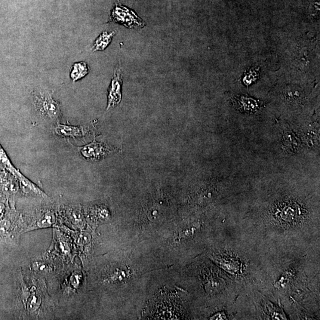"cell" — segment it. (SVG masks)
Wrapping results in <instances>:
<instances>
[{
    "mask_svg": "<svg viewBox=\"0 0 320 320\" xmlns=\"http://www.w3.org/2000/svg\"><path fill=\"white\" fill-rule=\"evenodd\" d=\"M107 23H118L128 29H142L147 25L134 11L119 4H116L113 8Z\"/></svg>",
    "mask_w": 320,
    "mask_h": 320,
    "instance_id": "cell-2",
    "label": "cell"
},
{
    "mask_svg": "<svg viewBox=\"0 0 320 320\" xmlns=\"http://www.w3.org/2000/svg\"><path fill=\"white\" fill-rule=\"evenodd\" d=\"M0 162L4 165L7 170L10 172L15 177L17 178L18 182L20 183L21 188L26 193L31 194V195L45 197L46 194L40 189L38 186L30 181L28 178L24 177L19 171L15 168L11 164L10 159L6 155L4 150L0 145Z\"/></svg>",
    "mask_w": 320,
    "mask_h": 320,
    "instance_id": "cell-3",
    "label": "cell"
},
{
    "mask_svg": "<svg viewBox=\"0 0 320 320\" xmlns=\"http://www.w3.org/2000/svg\"><path fill=\"white\" fill-rule=\"evenodd\" d=\"M284 146L289 152L295 153L300 146V140L291 131L286 132L284 136Z\"/></svg>",
    "mask_w": 320,
    "mask_h": 320,
    "instance_id": "cell-10",
    "label": "cell"
},
{
    "mask_svg": "<svg viewBox=\"0 0 320 320\" xmlns=\"http://www.w3.org/2000/svg\"><path fill=\"white\" fill-rule=\"evenodd\" d=\"M38 299H37L36 297L33 296L32 297V300L30 301L29 307L30 309H35V308L38 307Z\"/></svg>",
    "mask_w": 320,
    "mask_h": 320,
    "instance_id": "cell-14",
    "label": "cell"
},
{
    "mask_svg": "<svg viewBox=\"0 0 320 320\" xmlns=\"http://www.w3.org/2000/svg\"><path fill=\"white\" fill-rule=\"evenodd\" d=\"M55 217L53 214L47 212L41 217L38 222V226L41 228L48 227L54 224Z\"/></svg>",
    "mask_w": 320,
    "mask_h": 320,
    "instance_id": "cell-12",
    "label": "cell"
},
{
    "mask_svg": "<svg viewBox=\"0 0 320 320\" xmlns=\"http://www.w3.org/2000/svg\"><path fill=\"white\" fill-rule=\"evenodd\" d=\"M122 83L123 72L121 68L117 66L114 71L113 76L108 89L107 110L113 108L121 103Z\"/></svg>",
    "mask_w": 320,
    "mask_h": 320,
    "instance_id": "cell-4",
    "label": "cell"
},
{
    "mask_svg": "<svg viewBox=\"0 0 320 320\" xmlns=\"http://www.w3.org/2000/svg\"><path fill=\"white\" fill-rule=\"evenodd\" d=\"M89 72H90V67L84 61L75 63L73 65L70 70V78L73 82L78 81L85 78Z\"/></svg>",
    "mask_w": 320,
    "mask_h": 320,
    "instance_id": "cell-8",
    "label": "cell"
},
{
    "mask_svg": "<svg viewBox=\"0 0 320 320\" xmlns=\"http://www.w3.org/2000/svg\"><path fill=\"white\" fill-rule=\"evenodd\" d=\"M319 5H320L319 0H316L315 2H313V3H312L313 14H315V13L317 14L318 13V12L319 11Z\"/></svg>",
    "mask_w": 320,
    "mask_h": 320,
    "instance_id": "cell-16",
    "label": "cell"
},
{
    "mask_svg": "<svg viewBox=\"0 0 320 320\" xmlns=\"http://www.w3.org/2000/svg\"><path fill=\"white\" fill-rule=\"evenodd\" d=\"M33 267L35 270H39V271H42V270L47 269V265L42 263H35Z\"/></svg>",
    "mask_w": 320,
    "mask_h": 320,
    "instance_id": "cell-15",
    "label": "cell"
},
{
    "mask_svg": "<svg viewBox=\"0 0 320 320\" xmlns=\"http://www.w3.org/2000/svg\"><path fill=\"white\" fill-rule=\"evenodd\" d=\"M258 75H259V74H258L256 70H250L245 74L242 81L246 85H250L253 82L256 81V80L258 78Z\"/></svg>",
    "mask_w": 320,
    "mask_h": 320,
    "instance_id": "cell-13",
    "label": "cell"
},
{
    "mask_svg": "<svg viewBox=\"0 0 320 320\" xmlns=\"http://www.w3.org/2000/svg\"><path fill=\"white\" fill-rule=\"evenodd\" d=\"M116 32L104 31L95 40L93 47V52L104 51L109 47Z\"/></svg>",
    "mask_w": 320,
    "mask_h": 320,
    "instance_id": "cell-9",
    "label": "cell"
},
{
    "mask_svg": "<svg viewBox=\"0 0 320 320\" xmlns=\"http://www.w3.org/2000/svg\"><path fill=\"white\" fill-rule=\"evenodd\" d=\"M233 101L238 109L243 112L254 113L260 107L259 101L248 96H237L234 98Z\"/></svg>",
    "mask_w": 320,
    "mask_h": 320,
    "instance_id": "cell-6",
    "label": "cell"
},
{
    "mask_svg": "<svg viewBox=\"0 0 320 320\" xmlns=\"http://www.w3.org/2000/svg\"><path fill=\"white\" fill-rule=\"evenodd\" d=\"M55 133L61 137L79 138L85 134L84 128L69 125L58 124L55 129Z\"/></svg>",
    "mask_w": 320,
    "mask_h": 320,
    "instance_id": "cell-7",
    "label": "cell"
},
{
    "mask_svg": "<svg viewBox=\"0 0 320 320\" xmlns=\"http://www.w3.org/2000/svg\"><path fill=\"white\" fill-rule=\"evenodd\" d=\"M111 152L112 150L107 145L96 141L80 148V153L83 158L88 161H98L105 158Z\"/></svg>",
    "mask_w": 320,
    "mask_h": 320,
    "instance_id": "cell-5",
    "label": "cell"
},
{
    "mask_svg": "<svg viewBox=\"0 0 320 320\" xmlns=\"http://www.w3.org/2000/svg\"><path fill=\"white\" fill-rule=\"evenodd\" d=\"M285 99L291 103H298L303 99V91L300 88L289 87L284 91Z\"/></svg>",
    "mask_w": 320,
    "mask_h": 320,
    "instance_id": "cell-11",
    "label": "cell"
},
{
    "mask_svg": "<svg viewBox=\"0 0 320 320\" xmlns=\"http://www.w3.org/2000/svg\"><path fill=\"white\" fill-rule=\"evenodd\" d=\"M33 104L36 111L45 118L56 121L61 115L60 104L52 97L49 91H35L33 93Z\"/></svg>",
    "mask_w": 320,
    "mask_h": 320,
    "instance_id": "cell-1",
    "label": "cell"
}]
</instances>
